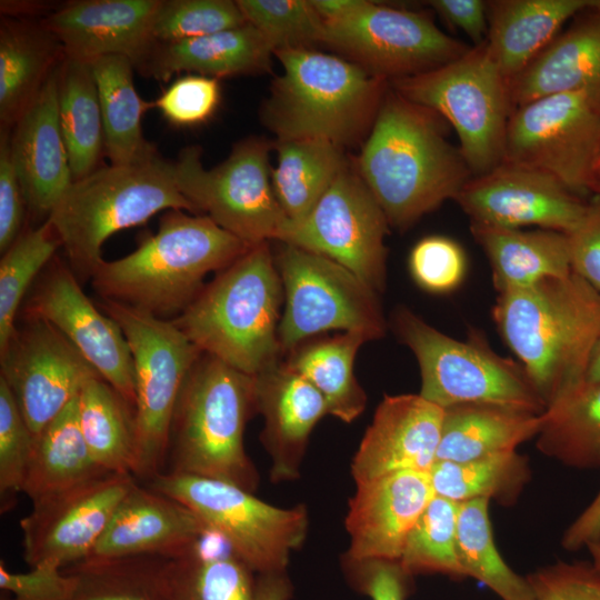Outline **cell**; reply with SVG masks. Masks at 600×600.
Segmentation results:
<instances>
[{
  "instance_id": "1",
  "label": "cell",
  "mask_w": 600,
  "mask_h": 600,
  "mask_svg": "<svg viewBox=\"0 0 600 600\" xmlns=\"http://www.w3.org/2000/svg\"><path fill=\"white\" fill-rule=\"evenodd\" d=\"M451 127L436 111L414 103L390 84L353 166L389 226L407 229L447 200H454L473 177Z\"/></svg>"
},
{
  "instance_id": "2",
  "label": "cell",
  "mask_w": 600,
  "mask_h": 600,
  "mask_svg": "<svg viewBox=\"0 0 600 600\" xmlns=\"http://www.w3.org/2000/svg\"><path fill=\"white\" fill-rule=\"evenodd\" d=\"M492 319L547 409L586 383L600 294L578 274L498 293Z\"/></svg>"
},
{
  "instance_id": "3",
  "label": "cell",
  "mask_w": 600,
  "mask_h": 600,
  "mask_svg": "<svg viewBox=\"0 0 600 600\" xmlns=\"http://www.w3.org/2000/svg\"><path fill=\"white\" fill-rule=\"evenodd\" d=\"M251 247L207 216L172 209L134 251L102 260L90 281L101 299L163 319L177 317L200 293L209 272L226 269Z\"/></svg>"
},
{
  "instance_id": "4",
  "label": "cell",
  "mask_w": 600,
  "mask_h": 600,
  "mask_svg": "<svg viewBox=\"0 0 600 600\" xmlns=\"http://www.w3.org/2000/svg\"><path fill=\"white\" fill-rule=\"evenodd\" d=\"M283 287L268 242L252 246L170 319L203 353L254 377L278 361Z\"/></svg>"
},
{
  "instance_id": "5",
  "label": "cell",
  "mask_w": 600,
  "mask_h": 600,
  "mask_svg": "<svg viewBox=\"0 0 600 600\" xmlns=\"http://www.w3.org/2000/svg\"><path fill=\"white\" fill-rule=\"evenodd\" d=\"M274 57L283 72L260 118L276 140L323 139L344 148L367 139L389 81L313 49L277 50Z\"/></svg>"
},
{
  "instance_id": "6",
  "label": "cell",
  "mask_w": 600,
  "mask_h": 600,
  "mask_svg": "<svg viewBox=\"0 0 600 600\" xmlns=\"http://www.w3.org/2000/svg\"><path fill=\"white\" fill-rule=\"evenodd\" d=\"M172 209L199 213L179 190L173 162L158 154L131 164L110 163L73 180L47 219L81 283L103 260L109 237Z\"/></svg>"
},
{
  "instance_id": "7",
  "label": "cell",
  "mask_w": 600,
  "mask_h": 600,
  "mask_svg": "<svg viewBox=\"0 0 600 600\" xmlns=\"http://www.w3.org/2000/svg\"><path fill=\"white\" fill-rule=\"evenodd\" d=\"M254 412V378L202 352L174 409L167 471L222 480L254 492L259 474L243 443Z\"/></svg>"
},
{
  "instance_id": "8",
  "label": "cell",
  "mask_w": 600,
  "mask_h": 600,
  "mask_svg": "<svg viewBox=\"0 0 600 600\" xmlns=\"http://www.w3.org/2000/svg\"><path fill=\"white\" fill-rule=\"evenodd\" d=\"M396 333L420 368V396L446 409L467 403L497 404L537 414L547 407L523 367L496 353L479 331L466 340L451 338L412 311L393 317Z\"/></svg>"
},
{
  "instance_id": "9",
  "label": "cell",
  "mask_w": 600,
  "mask_h": 600,
  "mask_svg": "<svg viewBox=\"0 0 600 600\" xmlns=\"http://www.w3.org/2000/svg\"><path fill=\"white\" fill-rule=\"evenodd\" d=\"M149 487L192 510L257 574L286 572L308 534L306 506L276 507L227 481L163 471Z\"/></svg>"
},
{
  "instance_id": "10",
  "label": "cell",
  "mask_w": 600,
  "mask_h": 600,
  "mask_svg": "<svg viewBox=\"0 0 600 600\" xmlns=\"http://www.w3.org/2000/svg\"><path fill=\"white\" fill-rule=\"evenodd\" d=\"M408 100L440 114L454 130L472 176L503 161L512 112L509 81L493 61L486 41L429 72L389 81Z\"/></svg>"
},
{
  "instance_id": "11",
  "label": "cell",
  "mask_w": 600,
  "mask_h": 600,
  "mask_svg": "<svg viewBox=\"0 0 600 600\" xmlns=\"http://www.w3.org/2000/svg\"><path fill=\"white\" fill-rule=\"evenodd\" d=\"M98 307L121 328L129 344L136 384V479L163 472L170 430L183 384L201 351L170 319L102 299Z\"/></svg>"
},
{
  "instance_id": "12",
  "label": "cell",
  "mask_w": 600,
  "mask_h": 600,
  "mask_svg": "<svg viewBox=\"0 0 600 600\" xmlns=\"http://www.w3.org/2000/svg\"><path fill=\"white\" fill-rule=\"evenodd\" d=\"M273 141L250 137L229 157L207 170L201 148H183L173 161L181 193L219 227L250 246L279 239L288 221L271 182L269 153Z\"/></svg>"
},
{
  "instance_id": "13",
  "label": "cell",
  "mask_w": 600,
  "mask_h": 600,
  "mask_svg": "<svg viewBox=\"0 0 600 600\" xmlns=\"http://www.w3.org/2000/svg\"><path fill=\"white\" fill-rule=\"evenodd\" d=\"M284 309L278 337L283 350L328 330L362 332L371 340L384 333L378 293L338 262L283 243L276 257Z\"/></svg>"
},
{
  "instance_id": "14",
  "label": "cell",
  "mask_w": 600,
  "mask_h": 600,
  "mask_svg": "<svg viewBox=\"0 0 600 600\" xmlns=\"http://www.w3.org/2000/svg\"><path fill=\"white\" fill-rule=\"evenodd\" d=\"M321 44L387 81L429 72L471 48L443 32L428 14L368 0L323 22Z\"/></svg>"
},
{
  "instance_id": "15",
  "label": "cell",
  "mask_w": 600,
  "mask_h": 600,
  "mask_svg": "<svg viewBox=\"0 0 600 600\" xmlns=\"http://www.w3.org/2000/svg\"><path fill=\"white\" fill-rule=\"evenodd\" d=\"M600 111L580 91L559 92L512 110L503 161L538 169L582 196L597 178Z\"/></svg>"
},
{
  "instance_id": "16",
  "label": "cell",
  "mask_w": 600,
  "mask_h": 600,
  "mask_svg": "<svg viewBox=\"0 0 600 600\" xmlns=\"http://www.w3.org/2000/svg\"><path fill=\"white\" fill-rule=\"evenodd\" d=\"M389 222L376 198L349 162L312 211L287 221L279 241L324 256L379 293L386 282Z\"/></svg>"
},
{
  "instance_id": "17",
  "label": "cell",
  "mask_w": 600,
  "mask_h": 600,
  "mask_svg": "<svg viewBox=\"0 0 600 600\" xmlns=\"http://www.w3.org/2000/svg\"><path fill=\"white\" fill-rule=\"evenodd\" d=\"M0 370L34 439L90 379L101 377L57 328L31 317L0 350Z\"/></svg>"
},
{
  "instance_id": "18",
  "label": "cell",
  "mask_w": 600,
  "mask_h": 600,
  "mask_svg": "<svg viewBox=\"0 0 600 600\" xmlns=\"http://www.w3.org/2000/svg\"><path fill=\"white\" fill-rule=\"evenodd\" d=\"M136 481L109 473L32 502L19 523L24 561L64 568L87 560Z\"/></svg>"
},
{
  "instance_id": "19",
  "label": "cell",
  "mask_w": 600,
  "mask_h": 600,
  "mask_svg": "<svg viewBox=\"0 0 600 600\" xmlns=\"http://www.w3.org/2000/svg\"><path fill=\"white\" fill-rule=\"evenodd\" d=\"M23 311L24 317L57 328L134 409V368L127 339L119 324L86 296L68 263L56 261L44 271Z\"/></svg>"
},
{
  "instance_id": "20",
  "label": "cell",
  "mask_w": 600,
  "mask_h": 600,
  "mask_svg": "<svg viewBox=\"0 0 600 600\" xmlns=\"http://www.w3.org/2000/svg\"><path fill=\"white\" fill-rule=\"evenodd\" d=\"M471 223L570 233L581 221L587 201L556 177L538 169L502 161L472 177L454 200Z\"/></svg>"
},
{
  "instance_id": "21",
  "label": "cell",
  "mask_w": 600,
  "mask_h": 600,
  "mask_svg": "<svg viewBox=\"0 0 600 600\" xmlns=\"http://www.w3.org/2000/svg\"><path fill=\"white\" fill-rule=\"evenodd\" d=\"M434 497L429 472L402 471L360 484L344 520L351 560L399 561L414 523Z\"/></svg>"
},
{
  "instance_id": "22",
  "label": "cell",
  "mask_w": 600,
  "mask_h": 600,
  "mask_svg": "<svg viewBox=\"0 0 600 600\" xmlns=\"http://www.w3.org/2000/svg\"><path fill=\"white\" fill-rule=\"evenodd\" d=\"M442 419L443 409L420 394L386 396L352 459L356 484L402 471L430 472Z\"/></svg>"
},
{
  "instance_id": "23",
  "label": "cell",
  "mask_w": 600,
  "mask_h": 600,
  "mask_svg": "<svg viewBox=\"0 0 600 600\" xmlns=\"http://www.w3.org/2000/svg\"><path fill=\"white\" fill-rule=\"evenodd\" d=\"M207 532L187 506L136 481L88 559H173L189 552Z\"/></svg>"
},
{
  "instance_id": "24",
  "label": "cell",
  "mask_w": 600,
  "mask_h": 600,
  "mask_svg": "<svg viewBox=\"0 0 600 600\" xmlns=\"http://www.w3.org/2000/svg\"><path fill=\"white\" fill-rule=\"evenodd\" d=\"M160 0H77L48 13L43 23L66 57L90 62L129 58L137 68L154 43L151 24Z\"/></svg>"
},
{
  "instance_id": "25",
  "label": "cell",
  "mask_w": 600,
  "mask_h": 600,
  "mask_svg": "<svg viewBox=\"0 0 600 600\" xmlns=\"http://www.w3.org/2000/svg\"><path fill=\"white\" fill-rule=\"evenodd\" d=\"M59 64L10 136L11 160L26 206L47 218L73 181L58 113Z\"/></svg>"
},
{
  "instance_id": "26",
  "label": "cell",
  "mask_w": 600,
  "mask_h": 600,
  "mask_svg": "<svg viewBox=\"0 0 600 600\" xmlns=\"http://www.w3.org/2000/svg\"><path fill=\"white\" fill-rule=\"evenodd\" d=\"M261 442L271 458V480L299 478L310 433L329 414L323 396L289 364L277 361L254 377Z\"/></svg>"
},
{
  "instance_id": "27",
  "label": "cell",
  "mask_w": 600,
  "mask_h": 600,
  "mask_svg": "<svg viewBox=\"0 0 600 600\" xmlns=\"http://www.w3.org/2000/svg\"><path fill=\"white\" fill-rule=\"evenodd\" d=\"M577 91L600 111V3L577 14L509 81L512 110L544 96Z\"/></svg>"
},
{
  "instance_id": "28",
  "label": "cell",
  "mask_w": 600,
  "mask_h": 600,
  "mask_svg": "<svg viewBox=\"0 0 600 600\" xmlns=\"http://www.w3.org/2000/svg\"><path fill=\"white\" fill-rule=\"evenodd\" d=\"M272 56L274 50L268 39L246 23L182 41H154L136 69L160 81L181 72L218 79L270 72Z\"/></svg>"
},
{
  "instance_id": "29",
  "label": "cell",
  "mask_w": 600,
  "mask_h": 600,
  "mask_svg": "<svg viewBox=\"0 0 600 600\" xmlns=\"http://www.w3.org/2000/svg\"><path fill=\"white\" fill-rule=\"evenodd\" d=\"M600 0L488 1L487 47L510 81L562 31V27Z\"/></svg>"
},
{
  "instance_id": "30",
  "label": "cell",
  "mask_w": 600,
  "mask_h": 600,
  "mask_svg": "<svg viewBox=\"0 0 600 600\" xmlns=\"http://www.w3.org/2000/svg\"><path fill=\"white\" fill-rule=\"evenodd\" d=\"M470 231L487 256L498 293L531 287L572 273L566 233L508 229L470 222Z\"/></svg>"
},
{
  "instance_id": "31",
  "label": "cell",
  "mask_w": 600,
  "mask_h": 600,
  "mask_svg": "<svg viewBox=\"0 0 600 600\" xmlns=\"http://www.w3.org/2000/svg\"><path fill=\"white\" fill-rule=\"evenodd\" d=\"M63 57L60 41L42 20L1 19V129L13 128Z\"/></svg>"
},
{
  "instance_id": "32",
  "label": "cell",
  "mask_w": 600,
  "mask_h": 600,
  "mask_svg": "<svg viewBox=\"0 0 600 600\" xmlns=\"http://www.w3.org/2000/svg\"><path fill=\"white\" fill-rule=\"evenodd\" d=\"M542 414L484 403L443 409L437 461L462 462L517 451L537 437Z\"/></svg>"
},
{
  "instance_id": "33",
  "label": "cell",
  "mask_w": 600,
  "mask_h": 600,
  "mask_svg": "<svg viewBox=\"0 0 600 600\" xmlns=\"http://www.w3.org/2000/svg\"><path fill=\"white\" fill-rule=\"evenodd\" d=\"M96 80L102 116L104 152L111 164H131L158 156L142 133L141 119L148 107L133 82L132 61L107 56L89 62Z\"/></svg>"
},
{
  "instance_id": "34",
  "label": "cell",
  "mask_w": 600,
  "mask_h": 600,
  "mask_svg": "<svg viewBox=\"0 0 600 600\" xmlns=\"http://www.w3.org/2000/svg\"><path fill=\"white\" fill-rule=\"evenodd\" d=\"M78 397L36 439L22 490L32 502L109 474L93 460L84 441Z\"/></svg>"
},
{
  "instance_id": "35",
  "label": "cell",
  "mask_w": 600,
  "mask_h": 600,
  "mask_svg": "<svg viewBox=\"0 0 600 600\" xmlns=\"http://www.w3.org/2000/svg\"><path fill=\"white\" fill-rule=\"evenodd\" d=\"M271 182L288 221L306 218L348 163L343 148L323 139L276 140Z\"/></svg>"
},
{
  "instance_id": "36",
  "label": "cell",
  "mask_w": 600,
  "mask_h": 600,
  "mask_svg": "<svg viewBox=\"0 0 600 600\" xmlns=\"http://www.w3.org/2000/svg\"><path fill=\"white\" fill-rule=\"evenodd\" d=\"M78 409L82 436L97 464L108 473L136 478L134 409L102 377L83 386Z\"/></svg>"
},
{
  "instance_id": "37",
  "label": "cell",
  "mask_w": 600,
  "mask_h": 600,
  "mask_svg": "<svg viewBox=\"0 0 600 600\" xmlns=\"http://www.w3.org/2000/svg\"><path fill=\"white\" fill-rule=\"evenodd\" d=\"M58 113L73 180L98 167L104 150L98 90L89 62L63 57L58 71Z\"/></svg>"
},
{
  "instance_id": "38",
  "label": "cell",
  "mask_w": 600,
  "mask_h": 600,
  "mask_svg": "<svg viewBox=\"0 0 600 600\" xmlns=\"http://www.w3.org/2000/svg\"><path fill=\"white\" fill-rule=\"evenodd\" d=\"M371 340L362 332L323 339L294 349L287 362L323 396L329 414L350 423L364 410L367 396L353 371L359 348Z\"/></svg>"
},
{
  "instance_id": "39",
  "label": "cell",
  "mask_w": 600,
  "mask_h": 600,
  "mask_svg": "<svg viewBox=\"0 0 600 600\" xmlns=\"http://www.w3.org/2000/svg\"><path fill=\"white\" fill-rule=\"evenodd\" d=\"M537 448L568 467L600 468V382L582 384L542 413Z\"/></svg>"
},
{
  "instance_id": "40",
  "label": "cell",
  "mask_w": 600,
  "mask_h": 600,
  "mask_svg": "<svg viewBox=\"0 0 600 600\" xmlns=\"http://www.w3.org/2000/svg\"><path fill=\"white\" fill-rule=\"evenodd\" d=\"M170 600H254L253 572L226 544L210 550L209 531L189 552L168 559Z\"/></svg>"
},
{
  "instance_id": "41",
  "label": "cell",
  "mask_w": 600,
  "mask_h": 600,
  "mask_svg": "<svg viewBox=\"0 0 600 600\" xmlns=\"http://www.w3.org/2000/svg\"><path fill=\"white\" fill-rule=\"evenodd\" d=\"M436 496L461 503L486 499L513 506L531 479L528 459L517 451L462 462L436 461L430 472Z\"/></svg>"
},
{
  "instance_id": "42",
  "label": "cell",
  "mask_w": 600,
  "mask_h": 600,
  "mask_svg": "<svg viewBox=\"0 0 600 600\" xmlns=\"http://www.w3.org/2000/svg\"><path fill=\"white\" fill-rule=\"evenodd\" d=\"M489 502L477 499L459 503L457 549L462 571L501 600H534L527 577L507 564L494 543Z\"/></svg>"
},
{
  "instance_id": "43",
  "label": "cell",
  "mask_w": 600,
  "mask_h": 600,
  "mask_svg": "<svg viewBox=\"0 0 600 600\" xmlns=\"http://www.w3.org/2000/svg\"><path fill=\"white\" fill-rule=\"evenodd\" d=\"M168 559H87L71 566L79 578L71 600H170Z\"/></svg>"
},
{
  "instance_id": "44",
  "label": "cell",
  "mask_w": 600,
  "mask_h": 600,
  "mask_svg": "<svg viewBox=\"0 0 600 600\" xmlns=\"http://www.w3.org/2000/svg\"><path fill=\"white\" fill-rule=\"evenodd\" d=\"M458 513V502L434 494L411 529L399 559L407 573L466 578L457 549Z\"/></svg>"
},
{
  "instance_id": "45",
  "label": "cell",
  "mask_w": 600,
  "mask_h": 600,
  "mask_svg": "<svg viewBox=\"0 0 600 600\" xmlns=\"http://www.w3.org/2000/svg\"><path fill=\"white\" fill-rule=\"evenodd\" d=\"M61 246L47 219L22 232L0 260V350L17 329V317L26 294Z\"/></svg>"
},
{
  "instance_id": "46",
  "label": "cell",
  "mask_w": 600,
  "mask_h": 600,
  "mask_svg": "<svg viewBox=\"0 0 600 600\" xmlns=\"http://www.w3.org/2000/svg\"><path fill=\"white\" fill-rule=\"evenodd\" d=\"M247 21L274 51L312 49L322 41L323 21L310 0H237Z\"/></svg>"
},
{
  "instance_id": "47",
  "label": "cell",
  "mask_w": 600,
  "mask_h": 600,
  "mask_svg": "<svg viewBox=\"0 0 600 600\" xmlns=\"http://www.w3.org/2000/svg\"><path fill=\"white\" fill-rule=\"evenodd\" d=\"M247 21L231 0H160L151 24L157 42H176L237 28Z\"/></svg>"
},
{
  "instance_id": "48",
  "label": "cell",
  "mask_w": 600,
  "mask_h": 600,
  "mask_svg": "<svg viewBox=\"0 0 600 600\" xmlns=\"http://www.w3.org/2000/svg\"><path fill=\"white\" fill-rule=\"evenodd\" d=\"M32 436L6 382L0 379V506L1 513L16 506L22 493L34 451Z\"/></svg>"
},
{
  "instance_id": "49",
  "label": "cell",
  "mask_w": 600,
  "mask_h": 600,
  "mask_svg": "<svg viewBox=\"0 0 600 600\" xmlns=\"http://www.w3.org/2000/svg\"><path fill=\"white\" fill-rule=\"evenodd\" d=\"M409 269L416 283L426 291L446 293L463 280L467 259L462 247L444 236H429L414 244Z\"/></svg>"
},
{
  "instance_id": "50",
  "label": "cell",
  "mask_w": 600,
  "mask_h": 600,
  "mask_svg": "<svg viewBox=\"0 0 600 600\" xmlns=\"http://www.w3.org/2000/svg\"><path fill=\"white\" fill-rule=\"evenodd\" d=\"M593 560L556 563L527 576L534 600H600V550Z\"/></svg>"
},
{
  "instance_id": "51",
  "label": "cell",
  "mask_w": 600,
  "mask_h": 600,
  "mask_svg": "<svg viewBox=\"0 0 600 600\" xmlns=\"http://www.w3.org/2000/svg\"><path fill=\"white\" fill-rule=\"evenodd\" d=\"M220 96L218 79L188 73L176 79L152 104L172 124L189 127L207 121Z\"/></svg>"
},
{
  "instance_id": "52",
  "label": "cell",
  "mask_w": 600,
  "mask_h": 600,
  "mask_svg": "<svg viewBox=\"0 0 600 600\" xmlns=\"http://www.w3.org/2000/svg\"><path fill=\"white\" fill-rule=\"evenodd\" d=\"M79 578L71 569L63 570L54 562H42L28 572H11L0 563V588L11 600H71Z\"/></svg>"
},
{
  "instance_id": "53",
  "label": "cell",
  "mask_w": 600,
  "mask_h": 600,
  "mask_svg": "<svg viewBox=\"0 0 600 600\" xmlns=\"http://www.w3.org/2000/svg\"><path fill=\"white\" fill-rule=\"evenodd\" d=\"M343 571L350 586L371 600H407L412 591L413 577L399 561L344 558Z\"/></svg>"
},
{
  "instance_id": "54",
  "label": "cell",
  "mask_w": 600,
  "mask_h": 600,
  "mask_svg": "<svg viewBox=\"0 0 600 600\" xmlns=\"http://www.w3.org/2000/svg\"><path fill=\"white\" fill-rule=\"evenodd\" d=\"M567 236L572 272L600 294V194L587 201L581 221Z\"/></svg>"
},
{
  "instance_id": "55",
  "label": "cell",
  "mask_w": 600,
  "mask_h": 600,
  "mask_svg": "<svg viewBox=\"0 0 600 600\" xmlns=\"http://www.w3.org/2000/svg\"><path fill=\"white\" fill-rule=\"evenodd\" d=\"M10 129L0 134V251L3 253L21 234L26 204L10 151Z\"/></svg>"
},
{
  "instance_id": "56",
  "label": "cell",
  "mask_w": 600,
  "mask_h": 600,
  "mask_svg": "<svg viewBox=\"0 0 600 600\" xmlns=\"http://www.w3.org/2000/svg\"><path fill=\"white\" fill-rule=\"evenodd\" d=\"M427 4L450 27L463 32L480 46L488 36V1L483 0H430Z\"/></svg>"
},
{
  "instance_id": "57",
  "label": "cell",
  "mask_w": 600,
  "mask_h": 600,
  "mask_svg": "<svg viewBox=\"0 0 600 600\" xmlns=\"http://www.w3.org/2000/svg\"><path fill=\"white\" fill-rule=\"evenodd\" d=\"M561 546L571 552L600 546V490L564 531Z\"/></svg>"
},
{
  "instance_id": "58",
  "label": "cell",
  "mask_w": 600,
  "mask_h": 600,
  "mask_svg": "<svg viewBox=\"0 0 600 600\" xmlns=\"http://www.w3.org/2000/svg\"><path fill=\"white\" fill-rule=\"evenodd\" d=\"M293 587L287 574H257L254 583V600H290Z\"/></svg>"
},
{
  "instance_id": "59",
  "label": "cell",
  "mask_w": 600,
  "mask_h": 600,
  "mask_svg": "<svg viewBox=\"0 0 600 600\" xmlns=\"http://www.w3.org/2000/svg\"><path fill=\"white\" fill-rule=\"evenodd\" d=\"M310 2L322 21L330 22L351 12L361 0H310Z\"/></svg>"
},
{
  "instance_id": "60",
  "label": "cell",
  "mask_w": 600,
  "mask_h": 600,
  "mask_svg": "<svg viewBox=\"0 0 600 600\" xmlns=\"http://www.w3.org/2000/svg\"><path fill=\"white\" fill-rule=\"evenodd\" d=\"M598 382H600V336L592 350L587 374H586V383H598Z\"/></svg>"
},
{
  "instance_id": "61",
  "label": "cell",
  "mask_w": 600,
  "mask_h": 600,
  "mask_svg": "<svg viewBox=\"0 0 600 600\" xmlns=\"http://www.w3.org/2000/svg\"><path fill=\"white\" fill-rule=\"evenodd\" d=\"M590 192L600 194V177H597L593 181Z\"/></svg>"
},
{
  "instance_id": "62",
  "label": "cell",
  "mask_w": 600,
  "mask_h": 600,
  "mask_svg": "<svg viewBox=\"0 0 600 600\" xmlns=\"http://www.w3.org/2000/svg\"><path fill=\"white\" fill-rule=\"evenodd\" d=\"M597 177H600V154H599V160H598V173H597Z\"/></svg>"
}]
</instances>
